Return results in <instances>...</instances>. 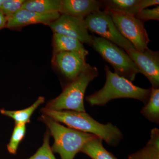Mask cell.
Wrapping results in <instances>:
<instances>
[{"instance_id": "1", "label": "cell", "mask_w": 159, "mask_h": 159, "mask_svg": "<svg viewBox=\"0 0 159 159\" xmlns=\"http://www.w3.org/2000/svg\"><path fill=\"white\" fill-rule=\"evenodd\" d=\"M41 112L43 115L64 123L69 128L99 137L111 146H117L123 139L122 132L116 125L110 122L102 124L86 112L55 111L46 107L42 109Z\"/></svg>"}, {"instance_id": "2", "label": "cell", "mask_w": 159, "mask_h": 159, "mask_svg": "<svg viewBox=\"0 0 159 159\" xmlns=\"http://www.w3.org/2000/svg\"><path fill=\"white\" fill-rule=\"evenodd\" d=\"M106 80L101 89L86 97L92 106H103L111 100L120 98L137 99L145 104L150 97L151 89H145L134 85L132 82L120 77L106 65Z\"/></svg>"}, {"instance_id": "3", "label": "cell", "mask_w": 159, "mask_h": 159, "mask_svg": "<svg viewBox=\"0 0 159 159\" xmlns=\"http://www.w3.org/2000/svg\"><path fill=\"white\" fill-rule=\"evenodd\" d=\"M40 119L48 126L50 134L54 138L51 150L59 154L61 159H74L83 145L96 137L92 134L66 127L45 115L41 116Z\"/></svg>"}, {"instance_id": "4", "label": "cell", "mask_w": 159, "mask_h": 159, "mask_svg": "<svg viewBox=\"0 0 159 159\" xmlns=\"http://www.w3.org/2000/svg\"><path fill=\"white\" fill-rule=\"evenodd\" d=\"M99 75L98 69L91 66L77 77L69 83L57 98L48 102L46 108L55 111L85 112L84 95L89 84Z\"/></svg>"}, {"instance_id": "5", "label": "cell", "mask_w": 159, "mask_h": 159, "mask_svg": "<svg viewBox=\"0 0 159 159\" xmlns=\"http://www.w3.org/2000/svg\"><path fill=\"white\" fill-rule=\"evenodd\" d=\"M92 47L103 59L110 64L115 73L133 81L140 70L123 49L101 37L93 36Z\"/></svg>"}, {"instance_id": "6", "label": "cell", "mask_w": 159, "mask_h": 159, "mask_svg": "<svg viewBox=\"0 0 159 159\" xmlns=\"http://www.w3.org/2000/svg\"><path fill=\"white\" fill-rule=\"evenodd\" d=\"M105 11L110 16L120 33L133 45L139 52L148 49L150 42L143 23L132 15L106 7Z\"/></svg>"}, {"instance_id": "7", "label": "cell", "mask_w": 159, "mask_h": 159, "mask_svg": "<svg viewBox=\"0 0 159 159\" xmlns=\"http://www.w3.org/2000/svg\"><path fill=\"white\" fill-rule=\"evenodd\" d=\"M88 31L108 40L124 51L135 50L133 45L121 34L110 15L105 11L92 13L84 19Z\"/></svg>"}, {"instance_id": "8", "label": "cell", "mask_w": 159, "mask_h": 159, "mask_svg": "<svg viewBox=\"0 0 159 159\" xmlns=\"http://www.w3.org/2000/svg\"><path fill=\"white\" fill-rule=\"evenodd\" d=\"M86 58V56L79 52H58L53 54L52 63L70 83L91 66Z\"/></svg>"}, {"instance_id": "9", "label": "cell", "mask_w": 159, "mask_h": 159, "mask_svg": "<svg viewBox=\"0 0 159 159\" xmlns=\"http://www.w3.org/2000/svg\"><path fill=\"white\" fill-rule=\"evenodd\" d=\"M49 26L53 33L63 34L77 39L83 44L92 46L93 36L89 34L84 19L61 14Z\"/></svg>"}, {"instance_id": "10", "label": "cell", "mask_w": 159, "mask_h": 159, "mask_svg": "<svg viewBox=\"0 0 159 159\" xmlns=\"http://www.w3.org/2000/svg\"><path fill=\"white\" fill-rule=\"evenodd\" d=\"M151 84L152 87L159 88V52L148 48L141 52L136 50L125 51Z\"/></svg>"}, {"instance_id": "11", "label": "cell", "mask_w": 159, "mask_h": 159, "mask_svg": "<svg viewBox=\"0 0 159 159\" xmlns=\"http://www.w3.org/2000/svg\"><path fill=\"white\" fill-rule=\"evenodd\" d=\"M60 15L58 12L40 13L21 9L7 19L6 28L18 30L25 26L39 24L49 26Z\"/></svg>"}, {"instance_id": "12", "label": "cell", "mask_w": 159, "mask_h": 159, "mask_svg": "<svg viewBox=\"0 0 159 159\" xmlns=\"http://www.w3.org/2000/svg\"><path fill=\"white\" fill-rule=\"evenodd\" d=\"M103 5L97 0H61L60 14L84 19L89 15L100 11Z\"/></svg>"}, {"instance_id": "13", "label": "cell", "mask_w": 159, "mask_h": 159, "mask_svg": "<svg viewBox=\"0 0 159 159\" xmlns=\"http://www.w3.org/2000/svg\"><path fill=\"white\" fill-rule=\"evenodd\" d=\"M52 46L53 54L61 52H77L85 56L89 51L84 48L83 44L72 38L54 33L53 34Z\"/></svg>"}, {"instance_id": "14", "label": "cell", "mask_w": 159, "mask_h": 159, "mask_svg": "<svg viewBox=\"0 0 159 159\" xmlns=\"http://www.w3.org/2000/svg\"><path fill=\"white\" fill-rule=\"evenodd\" d=\"M128 159H159V130L151 131L150 139L141 150L129 156Z\"/></svg>"}, {"instance_id": "15", "label": "cell", "mask_w": 159, "mask_h": 159, "mask_svg": "<svg viewBox=\"0 0 159 159\" xmlns=\"http://www.w3.org/2000/svg\"><path fill=\"white\" fill-rule=\"evenodd\" d=\"M102 142L101 138L95 137L83 145L80 152L85 154L92 159H118L105 149Z\"/></svg>"}, {"instance_id": "16", "label": "cell", "mask_w": 159, "mask_h": 159, "mask_svg": "<svg viewBox=\"0 0 159 159\" xmlns=\"http://www.w3.org/2000/svg\"><path fill=\"white\" fill-rule=\"evenodd\" d=\"M61 0H25L22 9L40 13L59 12Z\"/></svg>"}, {"instance_id": "17", "label": "cell", "mask_w": 159, "mask_h": 159, "mask_svg": "<svg viewBox=\"0 0 159 159\" xmlns=\"http://www.w3.org/2000/svg\"><path fill=\"white\" fill-rule=\"evenodd\" d=\"M44 101V97H40L32 105L28 108L19 111H9L2 109L0 110V113L3 116L13 119L15 124H26L30 122L31 115Z\"/></svg>"}, {"instance_id": "18", "label": "cell", "mask_w": 159, "mask_h": 159, "mask_svg": "<svg viewBox=\"0 0 159 159\" xmlns=\"http://www.w3.org/2000/svg\"><path fill=\"white\" fill-rule=\"evenodd\" d=\"M150 97L141 113L148 121L159 123V88H151Z\"/></svg>"}, {"instance_id": "19", "label": "cell", "mask_w": 159, "mask_h": 159, "mask_svg": "<svg viewBox=\"0 0 159 159\" xmlns=\"http://www.w3.org/2000/svg\"><path fill=\"white\" fill-rule=\"evenodd\" d=\"M142 0H106L103 4L106 8L135 16L141 9Z\"/></svg>"}, {"instance_id": "20", "label": "cell", "mask_w": 159, "mask_h": 159, "mask_svg": "<svg viewBox=\"0 0 159 159\" xmlns=\"http://www.w3.org/2000/svg\"><path fill=\"white\" fill-rule=\"evenodd\" d=\"M26 132V124H15L11 139L7 145L9 153L15 154L21 141L25 136Z\"/></svg>"}, {"instance_id": "21", "label": "cell", "mask_w": 159, "mask_h": 159, "mask_svg": "<svg viewBox=\"0 0 159 159\" xmlns=\"http://www.w3.org/2000/svg\"><path fill=\"white\" fill-rule=\"evenodd\" d=\"M50 136V133L48 130L45 134L42 146L36 153L28 159H56L49 144Z\"/></svg>"}, {"instance_id": "22", "label": "cell", "mask_w": 159, "mask_h": 159, "mask_svg": "<svg viewBox=\"0 0 159 159\" xmlns=\"http://www.w3.org/2000/svg\"><path fill=\"white\" fill-rule=\"evenodd\" d=\"M25 1V0H4L0 6V11L8 19L20 9H21Z\"/></svg>"}, {"instance_id": "23", "label": "cell", "mask_w": 159, "mask_h": 159, "mask_svg": "<svg viewBox=\"0 0 159 159\" xmlns=\"http://www.w3.org/2000/svg\"><path fill=\"white\" fill-rule=\"evenodd\" d=\"M135 17L142 23L150 20H159V6L152 9H145L140 10L135 16Z\"/></svg>"}, {"instance_id": "24", "label": "cell", "mask_w": 159, "mask_h": 159, "mask_svg": "<svg viewBox=\"0 0 159 159\" xmlns=\"http://www.w3.org/2000/svg\"><path fill=\"white\" fill-rule=\"evenodd\" d=\"M159 4V0H142L141 1V9H147L149 6H156Z\"/></svg>"}, {"instance_id": "25", "label": "cell", "mask_w": 159, "mask_h": 159, "mask_svg": "<svg viewBox=\"0 0 159 159\" xmlns=\"http://www.w3.org/2000/svg\"><path fill=\"white\" fill-rule=\"evenodd\" d=\"M7 23V17L0 11V31L2 29L6 28Z\"/></svg>"}, {"instance_id": "26", "label": "cell", "mask_w": 159, "mask_h": 159, "mask_svg": "<svg viewBox=\"0 0 159 159\" xmlns=\"http://www.w3.org/2000/svg\"><path fill=\"white\" fill-rule=\"evenodd\" d=\"M4 2V0H0V6L2 5L3 2Z\"/></svg>"}]
</instances>
